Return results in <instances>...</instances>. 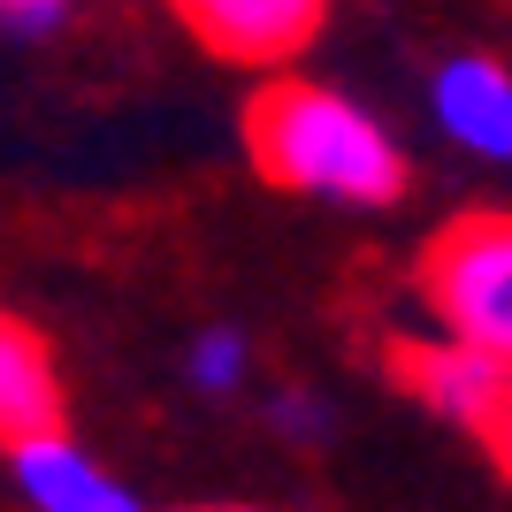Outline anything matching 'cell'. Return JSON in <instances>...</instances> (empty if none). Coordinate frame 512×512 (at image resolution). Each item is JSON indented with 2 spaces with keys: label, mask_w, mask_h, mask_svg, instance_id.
Masks as SVG:
<instances>
[{
  "label": "cell",
  "mask_w": 512,
  "mask_h": 512,
  "mask_svg": "<svg viewBox=\"0 0 512 512\" xmlns=\"http://www.w3.org/2000/svg\"><path fill=\"white\" fill-rule=\"evenodd\" d=\"M253 169L283 192H321L344 207H390L406 192V153L383 138L375 115L337 100L329 85H268L245 107Z\"/></svg>",
  "instance_id": "cell-1"
},
{
  "label": "cell",
  "mask_w": 512,
  "mask_h": 512,
  "mask_svg": "<svg viewBox=\"0 0 512 512\" xmlns=\"http://www.w3.org/2000/svg\"><path fill=\"white\" fill-rule=\"evenodd\" d=\"M421 299L451 337L512 367V214H467L421 253Z\"/></svg>",
  "instance_id": "cell-2"
},
{
  "label": "cell",
  "mask_w": 512,
  "mask_h": 512,
  "mask_svg": "<svg viewBox=\"0 0 512 512\" xmlns=\"http://www.w3.org/2000/svg\"><path fill=\"white\" fill-rule=\"evenodd\" d=\"M169 8L207 54L245 62V69L291 62L321 31V16H329V0H169Z\"/></svg>",
  "instance_id": "cell-3"
},
{
  "label": "cell",
  "mask_w": 512,
  "mask_h": 512,
  "mask_svg": "<svg viewBox=\"0 0 512 512\" xmlns=\"http://www.w3.org/2000/svg\"><path fill=\"white\" fill-rule=\"evenodd\" d=\"M390 375H398L421 406L451 413V421H467V428H490L497 398H505V383H512V367L497 360V352H482V344H467V337L390 344Z\"/></svg>",
  "instance_id": "cell-4"
},
{
  "label": "cell",
  "mask_w": 512,
  "mask_h": 512,
  "mask_svg": "<svg viewBox=\"0 0 512 512\" xmlns=\"http://www.w3.org/2000/svg\"><path fill=\"white\" fill-rule=\"evenodd\" d=\"M8 451H16V482H23V497H31V512H138V497H130L123 482H107L62 428L23 436V444H8Z\"/></svg>",
  "instance_id": "cell-5"
},
{
  "label": "cell",
  "mask_w": 512,
  "mask_h": 512,
  "mask_svg": "<svg viewBox=\"0 0 512 512\" xmlns=\"http://www.w3.org/2000/svg\"><path fill=\"white\" fill-rule=\"evenodd\" d=\"M436 123L459 138L467 153H490V161H512V69L482 62H451L436 77Z\"/></svg>",
  "instance_id": "cell-6"
},
{
  "label": "cell",
  "mask_w": 512,
  "mask_h": 512,
  "mask_svg": "<svg viewBox=\"0 0 512 512\" xmlns=\"http://www.w3.org/2000/svg\"><path fill=\"white\" fill-rule=\"evenodd\" d=\"M46 428H62L54 360L16 314H0V444H23V436H46Z\"/></svg>",
  "instance_id": "cell-7"
},
{
  "label": "cell",
  "mask_w": 512,
  "mask_h": 512,
  "mask_svg": "<svg viewBox=\"0 0 512 512\" xmlns=\"http://www.w3.org/2000/svg\"><path fill=\"white\" fill-rule=\"evenodd\" d=\"M237 375H245V337L237 329H207L192 344V383L199 390H237Z\"/></svg>",
  "instance_id": "cell-8"
},
{
  "label": "cell",
  "mask_w": 512,
  "mask_h": 512,
  "mask_svg": "<svg viewBox=\"0 0 512 512\" xmlns=\"http://www.w3.org/2000/svg\"><path fill=\"white\" fill-rule=\"evenodd\" d=\"M69 0H0V31H16V39H39V31H54L62 23Z\"/></svg>",
  "instance_id": "cell-9"
},
{
  "label": "cell",
  "mask_w": 512,
  "mask_h": 512,
  "mask_svg": "<svg viewBox=\"0 0 512 512\" xmlns=\"http://www.w3.org/2000/svg\"><path fill=\"white\" fill-rule=\"evenodd\" d=\"M482 436H490V451H497V467L512 474V383H505V398H497V413H490V428H482Z\"/></svg>",
  "instance_id": "cell-10"
},
{
  "label": "cell",
  "mask_w": 512,
  "mask_h": 512,
  "mask_svg": "<svg viewBox=\"0 0 512 512\" xmlns=\"http://www.w3.org/2000/svg\"><path fill=\"white\" fill-rule=\"evenodd\" d=\"M199 512H230V505H199Z\"/></svg>",
  "instance_id": "cell-11"
}]
</instances>
